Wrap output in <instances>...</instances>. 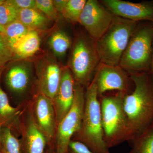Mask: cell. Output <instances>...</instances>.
I'll list each match as a JSON object with an SVG mask.
<instances>
[{
    "instance_id": "33",
    "label": "cell",
    "mask_w": 153,
    "mask_h": 153,
    "mask_svg": "<svg viewBox=\"0 0 153 153\" xmlns=\"http://www.w3.org/2000/svg\"><path fill=\"white\" fill-rule=\"evenodd\" d=\"M2 126L0 125V149H1V129Z\"/></svg>"
},
{
    "instance_id": "13",
    "label": "cell",
    "mask_w": 153,
    "mask_h": 153,
    "mask_svg": "<svg viewBox=\"0 0 153 153\" xmlns=\"http://www.w3.org/2000/svg\"><path fill=\"white\" fill-rule=\"evenodd\" d=\"M22 152L24 153H45L47 140L39 129L34 119L31 105L24 122H21Z\"/></svg>"
},
{
    "instance_id": "3",
    "label": "cell",
    "mask_w": 153,
    "mask_h": 153,
    "mask_svg": "<svg viewBox=\"0 0 153 153\" xmlns=\"http://www.w3.org/2000/svg\"><path fill=\"white\" fill-rule=\"evenodd\" d=\"M126 94L117 91L112 95L99 97L104 140L109 149L130 141L128 123L123 109Z\"/></svg>"
},
{
    "instance_id": "6",
    "label": "cell",
    "mask_w": 153,
    "mask_h": 153,
    "mask_svg": "<svg viewBox=\"0 0 153 153\" xmlns=\"http://www.w3.org/2000/svg\"><path fill=\"white\" fill-rule=\"evenodd\" d=\"M153 51V24H139L130 39L119 65L129 74L149 72Z\"/></svg>"
},
{
    "instance_id": "26",
    "label": "cell",
    "mask_w": 153,
    "mask_h": 153,
    "mask_svg": "<svg viewBox=\"0 0 153 153\" xmlns=\"http://www.w3.org/2000/svg\"><path fill=\"white\" fill-rule=\"evenodd\" d=\"M36 8L51 21H56L60 14L55 9L53 0H36Z\"/></svg>"
},
{
    "instance_id": "24",
    "label": "cell",
    "mask_w": 153,
    "mask_h": 153,
    "mask_svg": "<svg viewBox=\"0 0 153 153\" xmlns=\"http://www.w3.org/2000/svg\"><path fill=\"white\" fill-rule=\"evenodd\" d=\"M19 10L13 5L9 0L0 5V25L5 27L18 20Z\"/></svg>"
},
{
    "instance_id": "35",
    "label": "cell",
    "mask_w": 153,
    "mask_h": 153,
    "mask_svg": "<svg viewBox=\"0 0 153 153\" xmlns=\"http://www.w3.org/2000/svg\"><path fill=\"white\" fill-rule=\"evenodd\" d=\"M5 0H0V5L2 4L3 3H4Z\"/></svg>"
},
{
    "instance_id": "4",
    "label": "cell",
    "mask_w": 153,
    "mask_h": 153,
    "mask_svg": "<svg viewBox=\"0 0 153 153\" xmlns=\"http://www.w3.org/2000/svg\"><path fill=\"white\" fill-rule=\"evenodd\" d=\"M139 22L115 16L107 31L95 41L100 62L110 66L120 65L132 35Z\"/></svg>"
},
{
    "instance_id": "14",
    "label": "cell",
    "mask_w": 153,
    "mask_h": 153,
    "mask_svg": "<svg viewBox=\"0 0 153 153\" xmlns=\"http://www.w3.org/2000/svg\"><path fill=\"white\" fill-rule=\"evenodd\" d=\"M75 82L67 66L62 67L60 84L53 100L57 126L68 113L73 104Z\"/></svg>"
},
{
    "instance_id": "21",
    "label": "cell",
    "mask_w": 153,
    "mask_h": 153,
    "mask_svg": "<svg viewBox=\"0 0 153 153\" xmlns=\"http://www.w3.org/2000/svg\"><path fill=\"white\" fill-rule=\"evenodd\" d=\"M1 147L3 153H22L20 140L14 135L10 129L2 127L1 131Z\"/></svg>"
},
{
    "instance_id": "11",
    "label": "cell",
    "mask_w": 153,
    "mask_h": 153,
    "mask_svg": "<svg viewBox=\"0 0 153 153\" xmlns=\"http://www.w3.org/2000/svg\"><path fill=\"white\" fill-rule=\"evenodd\" d=\"M31 107L36 123L46 138L48 146H53L57 127L53 102L38 91Z\"/></svg>"
},
{
    "instance_id": "36",
    "label": "cell",
    "mask_w": 153,
    "mask_h": 153,
    "mask_svg": "<svg viewBox=\"0 0 153 153\" xmlns=\"http://www.w3.org/2000/svg\"><path fill=\"white\" fill-rule=\"evenodd\" d=\"M0 153H3L1 151V150H0Z\"/></svg>"
},
{
    "instance_id": "32",
    "label": "cell",
    "mask_w": 153,
    "mask_h": 153,
    "mask_svg": "<svg viewBox=\"0 0 153 153\" xmlns=\"http://www.w3.org/2000/svg\"><path fill=\"white\" fill-rule=\"evenodd\" d=\"M0 33H5V27L0 25Z\"/></svg>"
},
{
    "instance_id": "25",
    "label": "cell",
    "mask_w": 153,
    "mask_h": 153,
    "mask_svg": "<svg viewBox=\"0 0 153 153\" xmlns=\"http://www.w3.org/2000/svg\"><path fill=\"white\" fill-rule=\"evenodd\" d=\"M14 59L13 47L5 33H0V64L5 67Z\"/></svg>"
},
{
    "instance_id": "28",
    "label": "cell",
    "mask_w": 153,
    "mask_h": 153,
    "mask_svg": "<svg viewBox=\"0 0 153 153\" xmlns=\"http://www.w3.org/2000/svg\"><path fill=\"white\" fill-rule=\"evenodd\" d=\"M9 1L19 10L36 9V0H9Z\"/></svg>"
},
{
    "instance_id": "30",
    "label": "cell",
    "mask_w": 153,
    "mask_h": 153,
    "mask_svg": "<svg viewBox=\"0 0 153 153\" xmlns=\"http://www.w3.org/2000/svg\"><path fill=\"white\" fill-rule=\"evenodd\" d=\"M45 153H56V152L54 150L53 146H49V148Z\"/></svg>"
},
{
    "instance_id": "29",
    "label": "cell",
    "mask_w": 153,
    "mask_h": 153,
    "mask_svg": "<svg viewBox=\"0 0 153 153\" xmlns=\"http://www.w3.org/2000/svg\"><path fill=\"white\" fill-rule=\"evenodd\" d=\"M53 2L56 10L60 15L68 2V0H53Z\"/></svg>"
},
{
    "instance_id": "16",
    "label": "cell",
    "mask_w": 153,
    "mask_h": 153,
    "mask_svg": "<svg viewBox=\"0 0 153 153\" xmlns=\"http://www.w3.org/2000/svg\"><path fill=\"white\" fill-rule=\"evenodd\" d=\"M4 68L0 71V125L12 131L13 129L18 130L20 129L22 111L20 107L11 105L7 94L1 86V76Z\"/></svg>"
},
{
    "instance_id": "5",
    "label": "cell",
    "mask_w": 153,
    "mask_h": 153,
    "mask_svg": "<svg viewBox=\"0 0 153 153\" xmlns=\"http://www.w3.org/2000/svg\"><path fill=\"white\" fill-rule=\"evenodd\" d=\"M71 46L67 67L75 82L86 88L92 81L100 62L95 41L86 32H78Z\"/></svg>"
},
{
    "instance_id": "18",
    "label": "cell",
    "mask_w": 153,
    "mask_h": 153,
    "mask_svg": "<svg viewBox=\"0 0 153 153\" xmlns=\"http://www.w3.org/2000/svg\"><path fill=\"white\" fill-rule=\"evenodd\" d=\"M18 20L30 30L38 32L46 30L51 22L37 9L19 10Z\"/></svg>"
},
{
    "instance_id": "31",
    "label": "cell",
    "mask_w": 153,
    "mask_h": 153,
    "mask_svg": "<svg viewBox=\"0 0 153 153\" xmlns=\"http://www.w3.org/2000/svg\"><path fill=\"white\" fill-rule=\"evenodd\" d=\"M149 73H150L152 76H153V57L152 61V65H151V67L150 71H149Z\"/></svg>"
},
{
    "instance_id": "17",
    "label": "cell",
    "mask_w": 153,
    "mask_h": 153,
    "mask_svg": "<svg viewBox=\"0 0 153 153\" xmlns=\"http://www.w3.org/2000/svg\"><path fill=\"white\" fill-rule=\"evenodd\" d=\"M40 45L41 39L38 32L30 30L14 46V60H22L32 57L39 50Z\"/></svg>"
},
{
    "instance_id": "12",
    "label": "cell",
    "mask_w": 153,
    "mask_h": 153,
    "mask_svg": "<svg viewBox=\"0 0 153 153\" xmlns=\"http://www.w3.org/2000/svg\"><path fill=\"white\" fill-rule=\"evenodd\" d=\"M100 1L116 16L134 22L146 21L153 23V2L134 3L122 0Z\"/></svg>"
},
{
    "instance_id": "34",
    "label": "cell",
    "mask_w": 153,
    "mask_h": 153,
    "mask_svg": "<svg viewBox=\"0 0 153 153\" xmlns=\"http://www.w3.org/2000/svg\"><path fill=\"white\" fill-rule=\"evenodd\" d=\"M5 67H4V66H2L0 64V71H1L3 69H4V68H5Z\"/></svg>"
},
{
    "instance_id": "23",
    "label": "cell",
    "mask_w": 153,
    "mask_h": 153,
    "mask_svg": "<svg viewBox=\"0 0 153 153\" xmlns=\"http://www.w3.org/2000/svg\"><path fill=\"white\" fill-rule=\"evenodd\" d=\"M30 31L18 20L5 27V34L13 48L19 40Z\"/></svg>"
},
{
    "instance_id": "8",
    "label": "cell",
    "mask_w": 153,
    "mask_h": 153,
    "mask_svg": "<svg viewBox=\"0 0 153 153\" xmlns=\"http://www.w3.org/2000/svg\"><path fill=\"white\" fill-rule=\"evenodd\" d=\"M114 17L100 1L87 0L79 18V23L95 41L107 31Z\"/></svg>"
},
{
    "instance_id": "2",
    "label": "cell",
    "mask_w": 153,
    "mask_h": 153,
    "mask_svg": "<svg viewBox=\"0 0 153 153\" xmlns=\"http://www.w3.org/2000/svg\"><path fill=\"white\" fill-rule=\"evenodd\" d=\"M72 140L82 143L94 153H111L104 140L99 97L93 79L86 88L82 123Z\"/></svg>"
},
{
    "instance_id": "19",
    "label": "cell",
    "mask_w": 153,
    "mask_h": 153,
    "mask_svg": "<svg viewBox=\"0 0 153 153\" xmlns=\"http://www.w3.org/2000/svg\"><path fill=\"white\" fill-rule=\"evenodd\" d=\"M129 143L132 153H153V123Z\"/></svg>"
},
{
    "instance_id": "22",
    "label": "cell",
    "mask_w": 153,
    "mask_h": 153,
    "mask_svg": "<svg viewBox=\"0 0 153 153\" xmlns=\"http://www.w3.org/2000/svg\"><path fill=\"white\" fill-rule=\"evenodd\" d=\"M86 0H68L60 15L68 22L79 23Z\"/></svg>"
},
{
    "instance_id": "1",
    "label": "cell",
    "mask_w": 153,
    "mask_h": 153,
    "mask_svg": "<svg viewBox=\"0 0 153 153\" xmlns=\"http://www.w3.org/2000/svg\"><path fill=\"white\" fill-rule=\"evenodd\" d=\"M130 75L134 88L125 95L123 102L130 134L129 143L153 123V76L149 72Z\"/></svg>"
},
{
    "instance_id": "9",
    "label": "cell",
    "mask_w": 153,
    "mask_h": 153,
    "mask_svg": "<svg viewBox=\"0 0 153 153\" xmlns=\"http://www.w3.org/2000/svg\"><path fill=\"white\" fill-rule=\"evenodd\" d=\"M99 97L108 91H117L128 94L130 93V81L127 72L120 65L110 66L100 62L93 77Z\"/></svg>"
},
{
    "instance_id": "7",
    "label": "cell",
    "mask_w": 153,
    "mask_h": 153,
    "mask_svg": "<svg viewBox=\"0 0 153 153\" xmlns=\"http://www.w3.org/2000/svg\"><path fill=\"white\" fill-rule=\"evenodd\" d=\"M84 88L75 82L73 104L68 113L57 126L55 137L56 153H68L69 143L80 128L85 105Z\"/></svg>"
},
{
    "instance_id": "27",
    "label": "cell",
    "mask_w": 153,
    "mask_h": 153,
    "mask_svg": "<svg viewBox=\"0 0 153 153\" xmlns=\"http://www.w3.org/2000/svg\"><path fill=\"white\" fill-rule=\"evenodd\" d=\"M67 153H94L82 143L71 140L68 145ZM132 153L131 152L127 153Z\"/></svg>"
},
{
    "instance_id": "15",
    "label": "cell",
    "mask_w": 153,
    "mask_h": 153,
    "mask_svg": "<svg viewBox=\"0 0 153 153\" xmlns=\"http://www.w3.org/2000/svg\"><path fill=\"white\" fill-rule=\"evenodd\" d=\"M8 63L5 67V81L12 92L22 93L27 88L30 84V69L27 63L15 60Z\"/></svg>"
},
{
    "instance_id": "20",
    "label": "cell",
    "mask_w": 153,
    "mask_h": 153,
    "mask_svg": "<svg viewBox=\"0 0 153 153\" xmlns=\"http://www.w3.org/2000/svg\"><path fill=\"white\" fill-rule=\"evenodd\" d=\"M49 44L54 55L63 57L72 45L71 38L68 34L62 30L53 33L49 39Z\"/></svg>"
},
{
    "instance_id": "10",
    "label": "cell",
    "mask_w": 153,
    "mask_h": 153,
    "mask_svg": "<svg viewBox=\"0 0 153 153\" xmlns=\"http://www.w3.org/2000/svg\"><path fill=\"white\" fill-rule=\"evenodd\" d=\"M38 91L53 102L61 79L62 67L54 55L47 52L36 63Z\"/></svg>"
}]
</instances>
